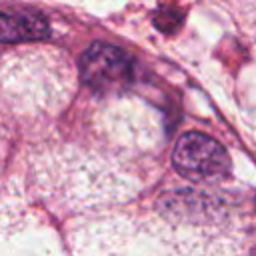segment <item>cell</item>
I'll list each match as a JSON object with an SVG mask.
<instances>
[{"label": "cell", "instance_id": "obj_1", "mask_svg": "<svg viewBox=\"0 0 256 256\" xmlns=\"http://www.w3.org/2000/svg\"><path fill=\"white\" fill-rule=\"evenodd\" d=\"M176 172L196 184H216L230 174V156L222 144L202 132H186L172 150Z\"/></svg>", "mask_w": 256, "mask_h": 256}, {"label": "cell", "instance_id": "obj_2", "mask_svg": "<svg viewBox=\"0 0 256 256\" xmlns=\"http://www.w3.org/2000/svg\"><path fill=\"white\" fill-rule=\"evenodd\" d=\"M80 80L96 94L124 90L134 78L132 58L118 46L94 42L80 56Z\"/></svg>", "mask_w": 256, "mask_h": 256}, {"label": "cell", "instance_id": "obj_3", "mask_svg": "<svg viewBox=\"0 0 256 256\" xmlns=\"http://www.w3.org/2000/svg\"><path fill=\"white\" fill-rule=\"evenodd\" d=\"M50 34L48 20L30 10H8L0 14V42H32Z\"/></svg>", "mask_w": 256, "mask_h": 256}, {"label": "cell", "instance_id": "obj_4", "mask_svg": "<svg viewBox=\"0 0 256 256\" xmlns=\"http://www.w3.org/2000/svg\"><path fill=\"white\" fill-rule=\"evenodd\" d=\"M180 24H182V14H178L176 10H160L154 16V26L166 34L176 32L180 28Z\"/></svg>", "mask_w": 256, "mask_h": 256}]
</instances>
